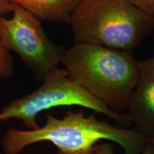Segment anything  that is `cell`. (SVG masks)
Instances as JSON below:
<instances>
[{"label":"cell","mask_w":154,"mask_h":154,"mask_svg":"<svg viewBox=\"0 0 154 154\" xmlns=\"http://www.w3.org/2000/svg\"><path fill=\"white\" fill-rule=\"evenodd\" d=\"M121 146L124 154H142L154 140L137 129L119 128L94 115L68 112L63 119L47 115L46 124L35 129L9 128L4 134L2 146L5 154H19L25 148L42 141H49L58 154H91L101 140Z\"/></svg>","instance_id":"cell-1"},{"label":"cell","mask_w":154,"mask_h":154,"mask_svg":"<svg viewBox=\"0 0 154 154\" xmlns=\"http://www.w3.org/2000/svg\"><path fill=\"white\" fill-rule=\"evenodd\" d=\"M61 63L70 79L108 107L119 113L127 109L140 70L132 51L74 42Z\"/></svg>","instance_id":"cell-2"},{"label":"cell","mask_w":154,"mask_h":154,"mask_svg":"<svg viewBox=\"0 0 154 154\" xmlns=\"http://www.w3.org/2000/svg\"><path fill=\"white\" fill-rule=\"evenodd\" d=\"M69 24L74 42L132 51L154 29V19L128 0H81Z\"/></svg>","instance_id":"cell-3"},{"label":"cell","mask_w":154,"mask_h":154,"mask_svg":"<svg viewBox=\"0 0 154 154\" xmlns=\"http://www.w3.org/2000/svg\"><path fill=\"white\" fill-rule=\"evenodd\" d=\"M42 82V85L34 91L4 108L0 112V122L16 119L29 129H35L38 127L36 117L42 111L58 106H79L104 114L124 126L132 124L128 114L108 107L70 79L64 69L57 67Z\"/></svg>","instance_id":"cell-4"},{"label":"cell","mask_w":154,"mask_h":154,"mask_svg":"<svg viewBox=\"0 0 154 154\" xmlns=\"http://www.w3.org/2000/svg\"><path fill=\"white\" fill-rule=\"evenodd\" d=\"M11 5L12 17L0 16V40L43 81L59 66L65 49L50 40L39 19L17 4Z\"/></svg>","instance_id":"cell-5"},{"label":"cell","mask_w":154,"mask_h":154,"mask_svg":"<svg viewBox=\"0 0 154 154\" xmlns=\"http://www.w3.org/2000/svg\"><path fill=\"white\" fill-rule=\"evenodd\" d=\"M127 110L135 128L154 140V57L140 61L138 80Z\"/></svg>","instance_id":"cell-6"},{"label":"cell","mask_w":154,"mask_h":154,"mask_svg":"<svg viewBox=\"0 0 154 154\" xmlns=\"http://www.w3.org/2000/svg\"><path fill=\"white\" fill-rule=\"evenodd\" d=\"M9 2L21 6L41 21L69 24L71 17L81 0H9Z\"/></svg>","instance_id":"cell-7"},{"label":"cell","mask_w":154,"mask_h":154,"mask_svg":"<svg viewBox=\"0 0 154 154\" xmlns=\"http://www.w3.org/2000/svg\"><path fill=\"white\" fill-rule=\"evenodd\" d=\"M14 75V63L10 51L0 40V78L8 79Z\"/></svg>","instance_id":"cell-8"},{"label":"cell","mask_w":154,"mask_h":154,"mask_svg":"<svg viewBox=\"0 0 154 154\" xmlns=\"http://www.w3.org/2000/svg\"><path fill=\"white\" fill-rule=\"evenodd\" d=\"M91 154H116L113 146L108 143H99L94 147ZM142 154H154V145L148 148Z\"/></svg>","instance_id":"cell-9"},{"label":"cell","mask_w":154,"mask_h":154,"mask_svg":"<svg viewBox=\"0 0 154 154\" xmlns=\"http://www.w3.org/2000/svg\"><path fill=\"white\" fill-rule=\"evenodd\" d=\"M136 8L154 19V0H128Z\"/></svg>","instance_id":"cell-10"}]
</instances>
